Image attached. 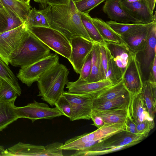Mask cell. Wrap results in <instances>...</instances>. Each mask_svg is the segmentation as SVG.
I'll list each match as a JSON object with an SVG mask.
<instances>
[{
  "instance_id": "obj_10",
  "label": "cell",
  "mask_w": 156,
  "mask_h": 156,
  "mask_svg": "<svg viewBox=\"0 0 156 156\" xmlns=\"http://www.w3.org/2000/svg\"><path fill=\"white\" fill-rule=\"evenodd\" d=\"M124 124L105 123L100 128L92 132L85 133L67 140V145L70 150H76L80 146L92 141L105 140L112 136L125 130Z\"/></svg>"
},
{
  "instance_id": "obj_26",
  "label": "cell",
  "mask_w": 156,
  "mask_h": 156,
  "mask_svg": "<svg viewBox=\"0 0 156 156\" xmlns=\"http://www.w3.org/2000/svg\"><path fill=\"white\" fill-rule=\"evenodd\" d=\"M93 45L91 50L92 69L90 74L86 81L93 82L103 80L101 68L100 44L93 42Z\"/></svg>"
},
{
  "instance_id": "obj_20",
  "label": "cell",
  "mask_w": 156,
  "mask_h": 156,
  "mask_svg": "<svg viewBox=\"0 0 156 156\" xmlns=\"http://www.w3.org/2000/svg\"><path fill=\"white\" fill-rule=\"evenodd\" d=\"M106 44L112 56L121 70L123 76L130 59L132 51L126 45L106 43Z\"/></svg>"
},
{
  "instance_id": "obj_49",
  "label": "cell",
  "mask_w": 156,
  "mask_h": 156,
  "mask_svg": "<svg viewBox=\"0 0 156 156\" xmlns=\"http://www.w3.org/2000/svg\"><path fill=\"white\" fill-rule=\"evenodd\" d=\"M2 79L0 77V81H1L2 80Z\"/></svg>"
},
{
  "instance_id": "obj_21",
  "label": "cell",
  "mask_w": 156,
  "mask_h": 156,
  "mask_svg": "<svg viewBox=\"0 0 156 156\" xmlns=\"http://www.w3.org/2000/svg\"><path fill=\"white\" fill-rule=\"evenodd\" d=\"M129 105H124L116 109L100 111L92 110L91 112L101 117L105 123L125 124L129 111Z\"/></svg>"
},
{
  "instance_id": "obj_37",
  "label": "cell",
  "mask_w": 156,
  "mask_h": 156,
  "mask_svg": "<svg viewBox=\"0 0 156 156\" xmlns=\"http://www.w3.org/2000/svg\"><path fill=\"white\" fill-rule=\"evenodd\" d=\"M138 133L146 138L150 131L155 126L154 120H146L142 122L135 123Z\"/></svg>"
},
{
  "instance_id": "obj_25",
  "label": "cell",
  "mask_w": 156,
  "mask_h": 156,
  "mask_svg": "<svg viewBox=\"0 0 156 156\" xmlns=\"http://www.w3.org/2000/svg\"><path fill=\"white\" fill-rule=\"evenodd\" d=\"M129 93L125 87L123 78L118 83L104 91L97 97L93 99L92 106L111 100Z\"/></svg>"
},
{
  "instance_id": "obj_3",
  "label": "cell",
  "mask_w": 156,
  "mask_h": 156,
  "mask_svg": "<svg viewBox=\"0 0 156 156\" xmlns=\"http://www.w3.org/2000/svg\"><path fill=\"white\" fill-rule=\"evenodd\" d=\"M28 29L26 38L20 51L10 63L13 66H28L51 54L50 49Z\"/></svg>"
},
{
  "instance_id": "obj_35",
  "label": "cell",
  "mask_w": 156,
  "mask_h": 156,
  "mask_svg": "<svg viewBox=\"0 0 156 156\" xmlns=\"http://www.w3.org/2000/svg\"><path fill=\"white\" fill-rule=\"evenodd\" d=\"M106 0H75L76 8L80 12L89 14L93 9Z\"/></svg>"
},
{
  "instance_id": "obj_32",
  "label": "cell",
  "mask_w": 156,
  "mask_h": 156,
  "mask_svg": "<svg viewBox=\"0 0 156 156\" xmlns=\"http://www.w3.org/2000/svg\"><path fill=\"white\" fill-rule=\"evenodd\" d=\"M122 78V74L121 71L110 53L106 79L109 80L114 85L119 82Z\"/></svg>"
},
{
  "instance_id": "obj_33",
  "label": "cell",
  "mask_w": 156,
  "mask_h": 156,
  "mask_svg": "<svg viewBox=\"0 0 156 156\" xmlns=\"http://www.w3.org/2000/svg\"><path fill=\"white\" fill-rule=\"evenodd\" d=\"M18 96L17 92L13 88L2 79L0 87V102L16 100Z\"/></svg>"
},
{
  "instance_id": "obj_11",
  "label": "cell",
  "mask_w": 156,
  "mask_h": 156,
  "mask_svg": "<svg viewBox=\"0 0 156 156\" xmlns=\"http://www.w3.org/2000/svg\"><path fill=\"white\" fill-rule=\"evenodd\" d=\"M142 77L140 62L136 54L132 52L130 59L122 76L124 85L131 95L142 92L143 85Z\"/></svg>"
},
{
  "instance_id": "obj_24",
  "label": "cell",
  "mask_w": 156,
  "mask_h": 156,
  "mask_svg": "<svg viewBox=\"0 0 156 156\" xmlns=\"http://www.w3.org/2000/svg\"><path fill=\"white\" fill-rule=\"evenodd\" d=\"M15 100L0 102V132L19 119L14 110Z\"/></svg>"
},
{
  "instance_id": "obj_18",
  "label": "cell",
  "mask_w": 156,
  "mask_h": 156,
  "mask_svg": "<svg viewBox=\"0 0 156 156\" xmlns=\"http://www.w3.org/2000/svg\"><path fill=\"white\" fill-rule=\"evenodd\" d=\"M121 0H106L102 7L103 12L111 20L124 23L144 24L133 17L120 6Z\"/></svg>"
},
{
  "instance_id": "obj_2",
  "label": "cell",
  "mask_w": 156,
  "mask_h": 156,
  "mask_svg": "<svg viewBox=\"0 0 156 156\" xmlns=\"http://www.w3.org/2000/svg\"><path fill=\"white\" fill-rule=\"evenodd\" d=\"M69 73L66 67L59 63L44 73L37 80L38 96L51 107L62 96L65 86L69 82Z\"/></svg>"
},
{
  "instance_id": "obj_44",
  "label": "cell",
  "mask_w": 156,
  "mask_h": 156,
  "mask_svg": "<svg viewBox=\"0 0 156 156\" xmlns=\"http://www.w3.org/2000/svg\"><path fill=\"white\" fill-rule=\"evenodd\" d=\"M90 118L93 122V125L98 128L101 127L105 123L101 117L97 115L95 113L92 112L90 114Z\"/></svg>"
},
{
  "instance_id": "obj_30",
  "label": "cell",
  "mask_w": 156,
  "mask_h": 156,
  "mask_svg": "<svg viewBox=\"0 0 156 156\" xmlns=\"http://www.w3.org/2000/svg\"><path fill=\"white\" fill-rule=\"evenodd\" d=\"M81 20L86 31L93 42L101 44L105 42L93 23L89 14L80 12Z\"/></svg>"
},
{
  "instance_id": "obj_14",
  "label": "cell",
  "mask_w": 156,
  "mask_h": 156,
  "mask_svg": "<svg viewBox=\"0 0 156 156\" xmlns=\"http://www.w3.org/2000/svg\"><path fill=\"white\" fill-rule=\"evenodd\" d=\"M71 46L70 57L68 59L75 71L80 74L82 66L91 51L93 43L81 36H76L70 40Z\"/></svg>"
},
{
  "instance_id": "obj_45",
  "label": "cell",
  "mask_w": 156,
  "mask_h": 156,
  "mask_svg": "<svg viewBox=\"0 0 156 156\" xmlns=\"http://www.w3.org/2000/svg\"><path fill=\"white\" fill-rule=\"evenodd\" d=\"M7 27L6 19L0 10V32H4Z\"/></svg>"
},
{
  "instance_id": "obj_4",
  "label": "cell",
  "mask_w": 156,
  "mask_h": 156,
  "mask_svg": "<svg viewBox=\"0 0 156 156\" xmlns=\"http://www.w3.org/2000/svg\"><path fill=\"white\" fill-rule=\"evenodd\" d=\"M28 30L23 23L12 30L0 32V57L7 65L20 51Z\"/></svg>"
},
{
  "instance_id": "obj_34",
  "label": "cell",
  "mask_w": 156,
  "mask_h": 156,
  "mask_svg": "<svg viewBox=\"0 0 156 156\" xmlns=\"http://www.w3.org/2000/svg\"><path fill=\"white\" fill-rule=\"evenodd\" d=\"M7 23V27L4 31L10 30L23 23L9 9L3 7L0 9Z\"/></svg>"
},
{
  "instance_id": "obj_23",
  "label": "cell",
  "mask_w": 156,
  "mask_h": 156,
  "mask_svg": "<svg viewBox=\"0 0 156 156\" xmlns=\"http://www.w3.org/2000/svg\"><path fill=\"white\" fill-rule=\"evenodd\" d=\"M142 92L149 115L154 119L156 112V83L145 80Z\"/></svg>"
},
{
  "instance_id": "obj_40",
  "label": "cell",
  "mask_w": 156,
  "mask_h": 156,
  "mask_svg": "<svg viewBox=\"0 0 156 156\" xmlns=\"http://www.w3.org/2000/svg\"><path fill=\"white\" fill-rule=\"evenodd\" d=\"M55 105H57L64 113V115L69 119L71 114V108L69 101L62 95L59 99Z\"/></svg>"
},
{
  "instance_id": "obj_39",
  "label": "cell",
  "mask_w": 156,
  "mask_h": 156,
  "mask_svg": "<svg viewBox=\"0 0 156 156\" xmlns=\"http://www.w3.org/2000/svg\"><path fill=\"white\" fill-rule=\"evenodd\" d=\"M92 69L91 51L87 56L81 68L79 78L86 81L90 74Z\"/></svg>"
},
{
  "instance_id": "obj_28",
  "label": "cell",
  "mask_w": 156,
  "mask_h": 156,
  "mask_svg": "<svg viewBox=\"0 0 156 156\" xmlns=\"http://www.w3.org/2000/svg\"><path fill=\"white\" fill-rule=\"evenodd\" d=\"M131 98V95L128 93L111 100L92 106V110L96 111H103L116 109L124 105H129Z\"/></svg>"
},
{
  "instance_id": "obj_12",
  "label": "cell",
  "mask_w": 156,
  "mask_h": 156,
  "mask_svg": "<svg viewBox=\"0 0 156 156\" xmlns=\"http://www.w3.org/2000/svg\"><path fill=\"white\" fill-rule=\"evenodd\" d=\"M69 102L71 108V121L90 120L92 108L93 98L85 95L64 91L62 95Z\"/></svg>"
},
{
  "instance_id": "obj_31",
  "label": "cell",
  "mask_w": 156,
  "mask_h": 156,
  "mask_svg": "<svg viewBox=\"0 0 156 156\" xmlns=\"http://www.w3.org/2000/svg\"><path fill=\"white\" fill-rule=\"evenodd\" d=\"M27 27H50L47 20L41 10L35 8L31 9L24 23Z\"/></svg>"
},
{
  "instance_id": "obj_48",
  "label": "cell",
  "mask_w": 156,
  "mask_h": 156,
  "mask_svg": "<svg viewBox=\"0 0 156 156\" xmlns=\"http://www.w3.org/2000/svg\"><path fill=\"white\" fill-rule=\"evenodd\" d=\"M3 6L1 4V3L0 2V9L2 8H3Z\"/></svg>"
},
{
  "instance_id": "obj_42",
  "label": "cell",
  "mask_w": 156,
  "mask_h": 156,
  "mask_svg": "<svg viewBox=\"0 0 156 156\" xmlns=\"http://www.w3.org/2000/svg\"><path fill=\"white\" fill-rule=\"evenodd\" d=\"M69 0H34L37 2L42 5L48 4V5H67Z\"/></svg>"
},
{
  "instance_id": "obj_27",
  "label": "cell",
  "mask_w": 156,
  "mask_h": 156,
  "mask_svg": "<svg viewBox=\"0 0 156 156\" xmlns=\"http://www.w3.org/2000/svg\"><path fill=\"white\" fill-rule=\"evenodd\" d=\"M3 6L12 12L24 23L30 10V5L17 0H0Z\"/></svg>"
},
{
  "instance_id": "obj_13",
  "label": "cell",
  "mask_w": 156,
  "mask_h": 156,
  "mask_svg": "<svg viewBox=\"0 0 156 156\" xmlns=\"http://www.w3.org/2000/svg\"><path fill=\"white\" fill-rule=\"evenodd\" d=\"M66 88L68 92L73 94L85 95L94 99L114 85L106 79L98 81L87 82L79 78L74 82H68Z\"/></svg>"
},
{
  "instance_id": "obj_41",
  "label": "cell",
  "mask_w": 156,
  "mask_h": 156,
  "mask_svg": "<svg viewBox=\"0 0 156 156\" xmlns=\"http://www.w3.org/2000/svg\"><path fill=\"white\" fill-rule=\"evenodd\" d=\"M125 125L126 131L129 133L139 135L137 131L136 125L132 118L129 111L125 120Z\"/></svg>"
},
{
  "instance_id": "obj_46",
  "label": "cell",
  "mask_w": 156,
  "mask_h": 156,
  "mask_svg": "<svg viewBox=\"0 0 156 156\" xmlns=\"http://www.w3.org/2000/svg\"><path fill=\"white\" fill-rule=\"evenodd\" d=\"M144 1L150 12L151 13L153 14L156 0H144Z\"/></svg>"
},
{
  "instance_id": "obj_16",
  "label": "cell",
  "mask_w": 156,
  "mask_h": 156,
  "mask_svg": "<svg viewBox=\"0 0 156 156\" xmlns=\"http://www.w3.org/2000/svg\"><path fill=\"white\" fill-rule=\"evenodd\" d=\"M120 7L136 19L146 24L156 21V15L150 13L144 0H121Z\"/></svg>"
},
{
  "instance_id": "obj_5",
  "label": "cell",
  "mask_w": 156,
  "mask_h": 156,
  "mask_svg": "<svg viewBox=\"0 0 156 156\" xmlns=\"http://www.w3.org/2000/svg\"><path fill=\"white\" fill-rule=\"evenodd\" d=\"M28 29L50 49L67 58L71 53L70 41L58 31L47 27H30Z\"/></svg>"
},
{
  "instance_id": "obj_51",
  "label": "cell",
  "mask_w": 156,
  "mask_h": 156,
  "mask_svg": "<svg viewBox=\"0 0 156 156\" xmlns=\"http://www.w3.org/2000/svg\"><path fill=\"white\" fill-rule=\"evenodd\" d=\"M129 1H134V0H127Z\"/></svg>"
},
{
  "instance_id": "obj_1",
  "label": "cell",
  "mask_w": 156,
  "mask_h": 156,
  "mask_svg": "<svg viewBox=\"0 0 156 156\" xmlns=\"http://www.w3.org/2000/svg\"><path fill=\"white\" fill-rule=\"evenodd\" d=\"M75 1L69 0L67 5H48L41 11L49 27L61 33L69 41L73 37L81 36L92 41L83 25Z\"/></svg>"
},
{
  "instance_id": "obj_22",
  "label": "cell",
  "mask_w": 156,
  "mask_h": 156,
  "mask_svg": "<svg viewBox=\"0 0 156 156\" xmlns=\"http://www.w3.org/2000/svg\"><path fill=\"white\" fill-rule=\"evenodd\" d=\"M91 20L105 42L126 45L121 36L115 32L103 20L97 17L92 18Z\"/></svg>"
},
{
  "instance_id": "obj_43",
  "label": "cell",
  "mask_w": 156,
  "mask_h": 156,
  "mask_svg": "<svg viewBox=\"0 0 156 156\" xmlns=\"http://www.w3.org/2000/svg\"><path fill=\"white\" fill-rule=\"evenodd\" d=\"M149 81L156 83V57L152 63L149 74L148 80Z\"/></svg>"
},
{
  "instance_id": "obj_19",
  "label": "cell",
  "mask_w": 156,
  "mask_h": 156,
  "mask_svg": "<svg viewBox=\"0 0 156 156\" xmlns=\"http://www.w3.org/2000/svg\"><path fill=\"white\" fill-rule=\"evenodd\" d=\"M129 110L135 123L146 120H154L149 115L142 92L136 94L131 95Z\"/></svg>"
},
{
  "instance_id": "obj_50",
  "label": "cell",
  "mask_w": 156,
  "mask_h": 156,
  "mask_svg": "<svg viewBox=\"0 0 156 156\" xmlns=\"http://www.w3.org/2000/svg\"><path fill=\"white\" fill-rule=\"evenodd\" d=\"M2 81V80H1ZM1 81H0V86H1Z\"/></svg>"
},
{
  "instance_id": "obj_15",
  "label": "cell",
  "mask_w": 156,
  "mask_h": 156,
  "mask_svg": "<svg viewBox=\"0 0 156 156\" xmlns=\"http://www.w3.org/2000/svg\"><path fill=\"white\" fill-rule=\"evenodd\" d=\"M152 22L139 24L121 35L122 38L133 53L137 55L143 50L147 39L149 27Z\"/></svg>"
},
{
  "instance_id": "obj_9",
  "label": "cell",
  "mask_w": 156,
  "mask_h": 156,
  "mask_svg": "<svg viewBox=\"0 0 156 156\" xmlns=\"http://www.w3.org/2000/svg\"><path fill=\"white\" fill-rule=\"evenodd\" d=\"M50 108L46 104L33 102L23 107L15 106L14 110L19 118H25L30 119L33 123L37 120L42 119H52L53 118L64 115L59 107Z\"/></svg>"
},
{
  "instance_id": "obj_6",
  "label": "cell",
  "mask_w": 156,
  "mask_h": 156,
  "mask_svg": "<svg viewBox=\"0 0 156 156\" xmlns=\"http://www.w3.org/2000/svg\"><path fill=\"white\" fill-rule=\"evenodd\" d=\"M145 138L143 135L128 132L125 130L116 133L100 143L87 152L86 156H96L118 151L137 144Z\"/></svg>"
},
{
  "instance_id": "obj_17",
  "label": "cell",
  "mask_w": 156,
  "mask_h": 156,
  "mask_svg": "<svg viewBox=\"0 0 156 156\" xmlns=\"http://www.w3.org/2000/svg\"><path fill=\"white\" fill-rule=\"evenodd\" d=\"M140 52L142 54L140 63L142 74H149L153 62L156 57V21L153 22L149 27L147 42Z\"/></svg>"
},
{
  "instance_id": "obj_7",
  "label": "cell",
  "mask_w": 156,
  "mask_h": 156,
  "mask_svg": "<svg viewBox=\"0 0 156 156\" xmlns=\"http://www.w3.org/2000/svg\"><path fill=\"white\" fill-rule=\"evenodd\" d=\"M59 142L45 146L19 142L6 149L0 146V153L1 156H60L62 154Z\"/></svg>"
},
{
  "instance_id": "obj_8",
  "label": "cell",
  "mask_w": 156,
  "mask_h": 156,
  "mask_svg": "<svg viewBox=\"0 0 156 156\" xmlns=\"http://www.w3.org/2000/svg\"><path fill=\"white\" fill-rule=\"evenodd\" d=\"M59 56L51 53L47 56L27 66L20 67L16 77L28 87L37 81L45 72L59 63Z\"/></svg>"
},
{
  "instance_id": "obj_29",
  "label": "cell",
  "mask_w": 156,
  "mask_h": 156,
  "mask_svg": "<svg viewBox=\"0 0 156 156\" xmlns=\"http://www.w3.org/2000/svg\"><path fill=\"white\" fill-rule=\"evenodd\" d=\"M0 77L8 83L16 91L18 96L21 94L22 90L16 77L8 65L0 57Z\"/></svg>"
},
{
  "instance_id": "obj_47",
  "label": "cell",
  "mask_w": 156,
  "mask_h": 156,
  "mask_svg": "<svg viewBox=\"0 0 156 156\" xmlns=\"http://www.w3.org/2000/svg\"><path fill=\"white\" fill-rule=\"evenodd\" d=\"M19 1L24 3L27 5H30V0H17Z\"/></svg>"
},
{
  "instance_id": "obj_38",
  "label": "cell",
  "mask_w": 156,
  "mask_h": 156,
  "mask_svg": "<svg viewBox=\"0 0 156 156\" xmlns=\"http://www.w3.org/2000/svg\"><path fill=\"white\" fill-rule=\"evenodd\" d=\"M106 23L117 34L121 35L130 29L140 24L119 23L112 20L107 21Z\"/></svg>"
},
{
  "instance_id": "obj_36",
  "label": "cell",
  "mask_w": 156,
  "mask_h": 156,
  "mask_svg": "<svg viewBox=\"0 0 156 156\" xmlns=\"http://www.w3.org/2000/svg\"><path fill=\"white\" fill-rule=\"evenodd\" d=\"M100 46L102 74L103 80H104L106 79L110 52L105 42L100 44Z\"/></svg>"
}]
</instances>
